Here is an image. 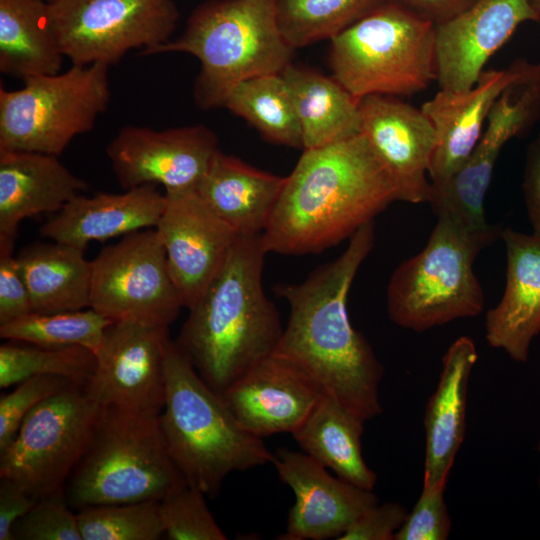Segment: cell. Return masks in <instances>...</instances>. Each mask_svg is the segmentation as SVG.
<instances>
[{"label":"cell","mask_w":540,"mask_h":540,"mask_svg":"<svg viewBox=\"0 0 540 540\" xmlns=\"http://www.w3.org/2000/svg\"><path fill=\"white\" fill-rule=\"evenodd\" d=\"M374 243L371 222L349 238L339 257L302 282L274 286L276 295L288 302L289 318L273 354L365 421L382 413L384 368L368 340L353 327L347 300Z\"/></svg>","instance_id":"1"},{"label":"cell","mask_w":540,"mask_h":540,"mask_svg":"<svg viewBox=\"0 0 540 540\" xmlns=\"http://www.w3.org/2000/svg\"><path fill=\"white\" fill-rule=\"evenodd\" d=\"M396 200L362 134L304 149L285 177L262 242L267 253L319 254L373 222Z\"/></svg>","instance_id":"2"},{"label":"cell","mask_w":540,"mask_h":540,"mask_svg":"<svg viewBox=\"0 0 540 540\" xmlns=\"http://www.w3.org/2000/svg\"><path fill=\"white\" fill-rule=\"evenodd\" d=\"M266 254L262 234L238 235L175 341L220 395L272 355L283 333L279 312L263 288Z\"/></svg>","instance_id":"3"},{"label":"cell","mask_w":540,"mask_h":540,"mask_svg":"<svg viewBox=\"0 0 540 540\" xmlns=\"http://www.w3.org/2000/svg\"><path fill=\"white\" fill-rule=\"evenodd\" d=\"M160 425L168 453L187 484L213 497L234 471L272 464V453L237 421L175 341L165 358Z\"/></svg>","instance_id":"4"},{"label":"cell","mask_w":540,"mask_h":540,"mask_svg":"<svg viewBox=\"0 0 540 540\" xmlns=\"http://www.w3.org/2000/svg\"><path fill=\"white\" fill-rule=\"evenodd\" d=\"M276 0H209L199 5L175 40L143 55L184 52L201 64L194 86L201 109L224 106L232 89L257 76L281 73L293 49L276 20Z\"/></svg>","instance_id":"5"},{"label":"cell","mask_w":540,"mask_h":540,"mask_svg":"<svg viewBox=\"0 0 540 540\" xmlns=\"http://www.w3.org/2000/svg\"><path fill=\"white\" fill-rule=\"evenodd\" d=\"M187 484L171 459L160 413L101 407L93 434L64 486L69 506L160 501Z\"/></svg>","instance_id":"6"},{"label":"cell","mask_w":540,"mask_h":540,"mask_svg":"<svg viewBox=\"0 0 540 540\" xmlns=\"http://www.w3.org/2000/svg\"><path fill=\"white\" fill-rule=\"evenodd\" d=\"M329 62L357 100L416 94L436 79L435 24L384 1L331 40Z\"/></svg>","instance_id":"7"},{"label":"cell","mask_w":540,"mask_h":540,"mask_svg":"<svg viewBox=\"0 0 540 540\" xmlns=\"http://www.w3.org/2000/svg\"><path fill=\"white\" fill-rule=\"evenodd\" d=\"M437 217L426 246L394 270L387 287L390 320L415 332L477 316L484 308L473 265L493 241L468 232L449 217Z\"/></svg>","instance_id":"8"},{"label":"cell","mask_w":540,"mask_h":540,"mask_svg":"<svg viewBox=\"0 0 540 540\" xmlns=\"http://www.w3.org/2000/svg\"><path fill=\"white\" fill-rule=\"evenodd\" d=\"M109 65H72L0 88V151L59 157L74 137L93 129L110 101Z\"/></svg>","instance_id":"9"},{"label":"cell","mask_w":540,"mask_h":540,"mask_svg":"<svg viewBox=\"0 0 540 540\" xmlns=\"http://www.w3.org/2000/svg\"><path fill=\"white\" fill-rule=\"evenodd\" d=\"M101 407L84 385L72 383L36 406L0 451V477L40 499L63 490L83 456Z\"/></svg>","instance_id":"10"},{"label":"cell","mask_w":540,"mask_h":540,"mask_svg":"<svg viewBox=\"0 0 540 540\" xmlns=\"http://www.w3.org/2000/svg\"><path fill=\"white\" fill-rule=\"evenodd\" d=\"M52 29L73 65L115 64L130 50L170 41L179 12L172 0H56Z\"/></svg>","instance_id":"11"},{"label":"cell","mask_w":540,"mask_h":540,"mask_svg":"<svg viewBox=\"0 0 540 540\" xmlns=\"http://www.w3.org/2000/svg\"><path fill=\"white\" fill-rule=\"evenodd\" d=\"M90 308L112 321L167 327L184 307L154 228L123 236L92 260Z\"/></svg>","instance_id":"12"},{"label":"cell","mask_w":540,"mask_h":540,"mask_svg":"<svg viewBox=\"0 0 540 540\" xmlns=\"http://www.w3.org/2000/svg\"><path fill=\"white\" fill-rule=\"evenodd\" d=\"M540 116V64L500 94L487 117V128L460 169L447 181L432 184L428 203L468 232L496 241L502 228L487 223L484 199L496 160L513 137L526 133Z\"/></svg>","instance_id":"13"},{"label":"cell","mask_w":540,"mask_h":540,"mask_svg":"<svg viewBox=\"0 0 540 540\" xmlns=\"http://www.w3.org/2000/svg\"><path fill=\"white\" fill-rule=\"evenodd\" d=\"M167 327L114 321L105 331L96 367L84 385L100 407L161 413L165 396Z\"/></svg>","instance_id":"14"},{"label":"cell","mask_w":540,"mask_h":540,"mask_svg":"<svg viewBox=\"0 0 540 540\" xmlns=\"http://www.w3.org/2000/svg\"><path fill=\"white\" fill-rule=\"evenodd\" d=\"M218 149L215 133L204 125L166 130L126 126L106 153L124 190L154 184L171 193L196 190Z\"/></svg>","instance_id":"15"},{"label":"cell","mask_w":540,"mask_h":540,"mask_svg":"<svg viewBox=\"0 0 540 540\" xmlns=\"http://www.w3.org/2000/svg\"><path fill=\"white\" fill-rule=\"evenodd\" d=\"M361 134L391 181L396 199L427 202L429 168L437 145L430 119L421 109L386 95L359 100Z\"/></svg>","instance_id":"16"},{"label":"cell","mask_w":540,"mask_h":540,"mask_svg":"<svg viewBox=\"0 0 540 540\" xmlns=\"http://www.w3.org/2000/svg\"><path fill=\"white\" fill-rule=\"evenodd\" d=\"M165 197L155 229L184 307L189 310L220 270L238 235L196 190L165 192Z\"/></svg>","instance_id":"17"},{"label":"cell","mask_w":540,"mask_h":540,"mask_svg":"<svg viewBox=\"0 0 540 540\" xmlns=\"http://www.w3.org/2000/svg\"><path fill=\"white\" fill-rule=\"evenodd\" d=\"M272 464L295 495L286 530L278 539H338L360 514L379 502L373 490L333 476L304 452L278 449Z\"/></svg>","instance_id":"18"},{"label":"cell","mask_w":540,"mask_h":540,"mask_svg":"<svg viewBox=\"0 0 540 540\" xmlns=\"http://www.w3.org/2000/svg\"><path fill=\"white\" fill-rule=\"evenodd\" d=\"M526 21H540L530 0H476L435 25L436 80L440 89L472 88L488 60Z\"/></svg>","instance_id":"19"},{"label":"cell","mask_w":540,"mask_h":540,"mask_svg":"<svg viewBox=\"0 0 540 540\" xmlns=\"http://www.w3.org/2000/svg\"><path fill=\"white\" fill-rule=\"evenodd\" d=\"M322 395L301 371L275 354L254 365L221 394L241 426L259 438L292 434Z\"/></svg>","instance_id":"20"},{"label":"cell","mask_w":540,"mask_h":540,"mask_svg":"<svg viewBox=\"0 0 540 540\" xmlns=\"http://www.w3.org/2000/svg\"><path fill=\"white\" fill-rule=\"evenodd\" d=\"M529 65L530 62L517 59L506 69L484 70L472 88L440 89L422 105L421 110L432 122L437 135L429 168L432 184L447 181L466 162L483 133V124L494 102Z\"/></svg>","instance_id":"21"},{"label":"cell","mask_w":540,"mask_h":540,"mask_svg":"<svg viewBox=\"0 0 540 540\" xmlns=\"http://www.w3.org/2000/svg\"><path fill=\"white\" fill-rule=\"evenodd\" d=\"M506 246V287L500 302L486 313L485 338L514 361L525 363L540 333V237L502 230Z\"/></svg>","instance_id":"22"},{"label":"cell","mask_w":540,"mask_h":540,"mask_svg":"<svg viewBox=\"0 0 540 540\" xmlns=\"http://www.w3.org/2000/svg\"><path fill=\"white\" fill-rule=\"evenodd\" d=\"M478 359L474 341L456 339L442 358L436 389L424 414L425 490H445L456 455L465 437L469 379Z\"/></svg>","instance_id":"23"},{"label":"cell","mask_w":540,"mask_h":540,"mask_svg":"<svg viewBox=\"0 0 540 540\" xmlns=\"http://www.w3.org/2000/svg\"><path fill=\"white\" fill-rule=\"evenodd\" d=\"M146 184L112 194L77 195L41 227L43 237L86 249L92 241L154 228L165 206V193Z\"/></svg>","instance_id":"24"},{"label":"cell","mask_w":540,"mask_h":540,"mask_svg":"<svg viewBox=\"0 0 540 540\" xmlns=\"http://www.w3.org/2000/svg\"><path fill=\"white\" fill-rule=\"evenodd\" d=\"M87 188L57 156L0 151V236L16 239L24 219L55 214Z\"/></svg>","instance_id":"25"},{"label":"cell","mask_w":540,"mask_h":540,"mask_svg":"<svg viewBox=\"0 0 540 540\" xmlns=\"http://www.w3.org/2000/svg\"><path fill=\"white\" fill-rule=\"evenodd\" d=\"M284 182L285 177L259 170L218 149L196 192L237 235H259Z\"/></svg>","instance_id":"26"},{"label":"cell","mask_w":540,"mask_h":540,"mask_svg":"<svg viewBox=\"0 0 540 540\" xmlns=\"http://www.w3.org/2000/svg\"><path fill=\"white\" fill-rule=\"evenodd\" d=\"M32 311L52 313L90 307L92 261L71 245L35 242L16 255Z\"/></svg>","instance_id":"27"},{"label":"cell","mask_w":540,"mask_h":540,"mask_svg":"<svg viewBox=\"0 0 540 540\" xmlns=\"http://www.w3.org/2000/svg\"><path fill=\"white\" fill-rule=\"evenodd\" d=\"M365 423L335 398L323 394L292 436L304 453L335 475L373 490L377 476L362 454Z\"/></svg>","instance_id":"28"},{"label":"cell","mask_w":540,"mask_h":540,"mask_svg":"<svg viewBox=\"0 0 540 540\" xmlns=\"http://www.w3.org/2000/svg\"><path fill=\"white\" fill-rule=\"evenodd\" d=\"M289 88L303 140V150L348 140L361 134L359 100L333 76L289 64L282 72Z\"/></svg>","instance_id":"29"},{"label":"cell","mask_w":540,"mask_h":540,"mask_svg":"<svg viewBox=\"0 0 540 540\" xmlns=\"http://www.w3.org/2000/svg\"><path fill=\"white\" fill-rule=\"evenodd\" d=\"M64 55L45 0H0V71L23 81L61 71Z\"/></svg>","instance_id":"30"},{"label":"cell","mask_w":540,"mask_h":540,"mask_svg":"<svg viewBox=\"0 0 540 540\" xmlns=\"http://www.w3.org/2000/svg\"><path fill=\"white\" fill-rule=\"evenodd\" d=\"M224 107L245 119L269 142L303 149L294 103L281 73L239 83L228 95Z\"/></svg>","instance_id":"31"},{"label":"cell","mask_w":540,"mask_h":540,"mask_svg":"<svg viewBox=\"0 0 540 540\" xmlns=\"http://www.w3.org/2000/svg\"><path fill=\"white\" fill-rule=\"evenodd\" d=\"M385 0H276L279 31L293 50L330 41Z\"/></svg>","instance_id":"32"},{"label":"cell","mask_w":540,"mask_h":540,"mask_svg":"<svg viewBox=\"0 0 540 540\" xmlns=\"http://www.w3.org/2000/svg\"><path fill=\"white\" fill-rule=\"evenodd\" d=\"M114 321L92 308L52 313L30 312L0 325V337L45 347L82 346L94 353Z\"/></svg>","instance_id":"33"},{"label":"cell","mask_w":540,"mask_h":540,"mask_svg":"<svg viewBox=\"0 0 540 540\" xmlns=\"http://www.w3.org/2000/svg\"><path fill=\"white\" fill-rule=\"evenodd\" d=\"M96 355L82 346L45 347L10 341L0 346V387L36 376H59L85 385L94 373Z\"/></svg>","instance_id":"34"},{"label":"cell","mask_w":540,"mask_h":540,"mask_svg":"<svg viewBox=\"0 0 540 540\" xmlns=\"http://www.w3.org/2000/svg\"><path fill=\"white\" fill-rule=\"evenodd\" d=\"M83 540H158L159 501L97 505L77 511Z\"/></svg>","instance_id":"35"},{"label":"cell","mask_w":540,"mask_h":540,"mask_svg":"<svg viewBox=\"0 0 540 540\" xmlns=\"http://www.w3.org/2000/svg\"><path fill=\"white\" fill-rule=\"evenodd\" d=\"M206 494L185 484L159 501L164 536L169 540H226L209 510Z\"/></svg>","instance_id":"36"},{"label":"cell","mask_w":540,"mask_h":540,"mask_svg":"<svg viewBox=\"0 0 540 540\" xmlns=\"http://www.w3.org/2000/svg\"><path fill=\"white\" fill-rule=\"evenodd\" d=\"M12 533L14 540H83L77 511L67 503L64 489L38 499Z\"/></svg>","instance_id":"37"},{"label":"cell","mask_w":540,"mask_h":540,"mask_svg":"<svg viewBox=\"0 0 540 540\" xmlns=\"http://www.w3.org/2000/svg\"><path fill=\"white\" fill-rule=\"evenodd\" d=\"M74 382L59 376H36L0 397V451L16 436L24 418L41 402Z\"/></svg>","instance_id":"38"},{"label":"cell","mask_w":540,"mask_h":540,"mask_svg":"<svg viewBox=\"0 0 540 540\" xmlns=\"http://www.w3.org/2000/svg\"><path fill=\"white\" fill-rule=\"evenodd\" d=\"M445 490H425L405 521L396 532L394 540H446L452 529V520L444 498Z\"/></svg>","instance_id":"39"},{"label":"cell","mask_w":540,"mask_h":540,"mask_svg":"<svg viewBox=\"0 0 540 540\" xmlns=\"http://www.w3.org/2000/svg\"><path fill=\"white\" fill-rule=\"evenodd\" d=\"M15 239L0 236V325L32 311L27 287L16 255Z\"/></svg>","instance_id":"40"},{"label":"cell","mask_w":540,"mask_h":540,"mask_svg":"<svg viewBox=\"0 0 540 540\" xmlns=\"http://www.w3.org/2000/svg\"><path fill=\"white\" fill-rule=\"evenodd\" d=\"M408 512L397 502H379L360 514L338 540H394Z\"/></svg>","instance_id":"41"},{"label":"cell","mask_w":540,"mask_h":540,"mask_svg":"<svg viewBox=\"0 0 540 540\" xmlns=\"http://www.w3.org/2000/svg\"><path fill=\"white\" fill-rule=\"evenodd\" d=\"M37 500L17 482L0 477V540H14V525Z\"/></svg>","instance_id":"42"},{"label":"cell","mask_w":540,"mask_h":540,"mask_svg":"<svg viewBox=\"0 0 540 540\" xmlns=\"http://www.w3.org/2000/svg\"><path fill=\"white\" fill-rule=\"evenodd\" d=\"M522 186L533 234L540 237V131L527 147Z\"/></svg>","instance_id":"43"},{"label":"cell","mask_w":540,"mask_h":540,"mask_svg":"<svg viewBox=\"0 0 540 540\" xmlns=\"http://www.w3.org/2000/svg\"><path fill=\"white\" fill-rule=\"evenodd\" d=\"M397 4L435 25L470 7L476 0H385Z\"/></svg>","instance_id":"44"},{"label":"cell","mask_w":540,"mask_h":540,"mask_svg":"<svg viewBox=\"0 0 540 540\" xmlns=\"http://www.w3.org/2000/svg\"><path fill=\"white\" fill-rule=\"evenodd\" d=\"M532 7L540 14V0H530Z\"/></svg>","instance_id":"45"},{"label":"cell","mask_w":540,"mask_h":540,"mask_svg":"<svg viewBox=\"0 0 540 540\" xmlns=\"http://www.w3.org/2000/svg\"><path fill=\"white\" fill-rule=\"evenodd\" d=\"M536 451L537 453L539 454L540 456V439L538 440L537 442V445H536ZM537 485H538V489L540 491V471H539V475H538V479H537Z\"/></svg>","instance_id":"46"},{"label":"cell","mask_w":540,"mask_h":540,"mask_svg":"<svg viewBox=\"0 0 540 540\" xmlns=\"http://www.w3.org/2000/svg\"><path fill=\"white\" fill-rule=\"evenodd\" d=\"M46 2L50 3V2H54L56 0H45Z\"/></svg>","instance_id":"47"}]
</instances>
